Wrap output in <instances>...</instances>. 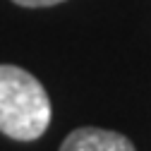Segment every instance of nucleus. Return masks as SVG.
Segmentation results:
<instances>
[{
    "label": "nucleus",
    "mask_w": 151,
    "mask_h": 151,
    "mask_svg": "<svg viewBox=\"0 0 151 151\" xmlns=\"http://www.w3.org/2000/svg\"><path fill=\"white\" fill-rule=\"evenodd\" d=\"M50 99L31 72L0 65V132L17 142L39 139L50 125Z\"/></svg>",
    "instance_id": "nucleus-1"
},
{
    "label": "nucleus",
    "mask_w": 151,
    "mask_h": 151,
    "mask_svg": "<svg viewBox=\"0 0 151 151\" xmlns=\"http://www.w3.org/2000/svg\"><path fill=\"white\" fill-rule=\"evenodd\" d=\"M60 151H137L125 134L101 127H79L70 132Z\"/></svg>",
    "instance_id": "nucleus-2"
},
{
    "label": "nucleus",
    "mask_w": 151,
    "mask_h": 151,
    "mask_svg": "<svg viewBox=\"0 0 151 151\" xmlns=\"http://www.w3.org/2000/svg\"><path fill=\"white\" fill-rule=\"evenodd\" d=\"M12 3L22 5V7H50V5L65 3V0H12Z\"/></svg>",
    "instance_id": "nucleus-3"
}]
</instances>
